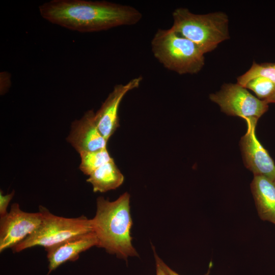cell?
<instances>
[{
	"label": "cell",
	"mask_w": 275,
	"mask_h": 275,
	"mask_svg": "<svg viewBox=\"0 0 275 275\" xmlns=\"http://www.w3.org/2000/svg\"><path fill=\"white\" fill-rule=\"evenodd\" d=\"M39 11L50 23L81 33L132 25L142 18L132 6L105 1L51 0L40 5Z\"/></svg>",
	"instance_id": "1"
},
{
	"label": "cell",
	"mask_w": 275,
	"mask_h": 275,
	"mask_svg": "<svg viewBox=\"0 0 275 275\" xmlns=\"http://www.w3.org/2000/svg\"><path fill=\"white\" fill-rule=\"evenodd\" d=\"M91 220L97 239V246L120 258L126 259L128 257L138 255L131 242L132 221L128 193L112 202L98 197L96 214Z\"/></svg>",
	"instance_id": "2"
},
{
	"label": "cell",
	"mask_w": 275,
	"mask_h": 275,
	"mask_svg": "<svg viewBox=\"0 0 275 275\" xmlns=\"http://www.w3.org/2000/svg\"><path fill=\"white\" fill-rule=\"evenodd\" d=\"M172 18L171 29L195 43L204 54L230 38L228 17L223 12L197 14L178 8L173 11Z\"/></svg>",
	"instance_id": "3"
},
{
	"label": "cell",
	"mask_w": 275,
	"mask_h": 275,
	"mask_svg": "<svg viewBox=\"0 0 275 275\" xmlns=\"http://www.w3.org/2000/svg\"><path fill=\"white\" fill-rule=\"evenodd\" d=\"M151 46L155 58L165 68L179 74H196L204 66V53L195 43L171 28L157 30Z\"/></svg>",
	"instance_id": "4"
},
{
	"label": "cell",
	"mask_w": 275,
	"mask_h": 275,
	"mask_svg": "<svg viewBox=\"0 0 275 275\" xmlns=\"http://www.w3.org/2000/svg\"><path fill=\"white\" fill-rule=\"evenodd\" d=\"M42 218L37 229L12 249L20 252L35 246L47 248L71 237L93 231L92 220L84 216L67 218L51 213L43 206L39 207Z\"/></svg>",
	"instance_id": "5"
},
{
	"label": "cell",
	"mask_w": 275,
	"mask_h": 275,
	"mask_svg": "<svg viewBox=\"0 0 275 275\" xmlns=\"http://www.w3.org/2000/svg\"><path fill=\"white\" fill-rule=\"evenodd\" d=\"M209 98L227 115L245 120H258L268 109L266 101L255 97L237 83L223 84L221 90L210 94Z\"/></svg>",
	"instance_id": "6"
},
{
	"label": "cell",
	"mask_w": 275,
	"mask_h": 275,
	"mask_svg": "<svg viewBox=\"0 0 275 275\" xmlns=\"http://www.w3.org/2000/svg\"><path fill=\"white\" fill-rule=\"evenodd\" d=\"M42 214L22 211L18 203H13L10 210L0 217V252L19 243L33 233L40 225Z\"/></svg>",
	"instance_id": "7"
},
{
	"label": "cell",
	"mask_w": 275,
	"mask_h": 275,
	"mask_svg": "<svg viewBox=\"0 0 275 275\" xmlns=\"http://www.w3.org/2000/svg\"><path fill=\"white\" fill-rule=\"evenodd\" d=\"M247 130L241 138L240 148L245 167L254 175L275 179V164L267 151L258 140L255 128L257 119L245 120Z\"/></svg>",
	"instance_id": "8"
},
{
	"label": "cell",
	"mask_w": 275,
	"mask_h": 275,
	"mask_svg": "<svg viewBox=\"0 0 275 275\" xmlns=\"http://www.w3.org/2000/svg\"><path fill=\"white\" fill-rule=\"evenodd\" d=\"M143 80L142 76L130 79L125 84H117L95 113V122L102 135L108 142L119 126L118 111L125 95L138 88Z\"/></svg>",
	"instance_id": "9"
},
{
	"label": "cell",
	"mask_w": 275,
	"mask_h": 275,
	"mask_svg": "<svg viewBox=\"0 0 275 275\" xmlns=\"http://www.w3.org/2000/svg\"><path fill=\"white\" fill-rule=\"evenodd\" d=\"M94 118L93 110H89L71 124L67 141L79 154L106 148L107 141L100 132Z\"/></svg>",
	"instance_id": "10"
},
{
	"label": "cell",
	"mask_w": 275,
	"mask_h": 275,
	"mask_svg": "<svg viewBox=\"0 0 275 275\" xmlns=\"http://www.w3.org/2000/svg\"><path fill=\"white\" fill-rule=\"evenodd\" d=\"M97 239L94 231L77 235L57 244L45 248L48 261L47 275L67 261H75L80 254L94 246Z\"/></svg>",
	"instance_id": "11"
},
{
	"label": "cell",
	"mask_w": 275,
	"mask_h": 275,
	"mask_svg": "<svg viewBox=\"0 0 275 275\" xmlns=\"http://www.w3.org/2000/svg\"><path fill=\"white\" fill-rule=\"evenodd\" d=\"M251 187L260 217L275 225V179L254 175Z\"/></svg>",
	"instance_id": "12"
},
{
	"label": "cell",
	"mask_w": 275,
	"mask_h": 275,
	"mask_svg": "<svg viewBox=\"0 0 275 275\" xmlns=\"http://www.w3.org/2000/svg\"><path fill=\"white\" fill-rule=\"evenodd\" d=\"M87 181L91 184L94 192L104 193L119 187L124 182V177L114 159L94 171Z\"/></svg>",
	"instance_id": "13"
},
{
	"label": "cell",
	"mask_w": 275,
	"mask_h": 275,
	"mask_svg": "<svg viewBox=\"0 0 275 275\" xmlns=\"http://www.w3.org/2000/svg\"><path fill=\"white\" fill-rule=\"evenodd\" d=\"M79 155L81 162L79 169L84 174L88 176L113 159L106 148L94 151L83 152Z\"/></svg>",
	"instance_id": "14"
},
{
	"label": "cell",
	"mask_w": 275,
	"mask_h": 275,
	"mask_svg": "<svg viewBox=\"0 0 275 275\" xmlns=\"http://www.w3.org/2000/svg\"><path fill=\"white\" fill-rule=\"evenodd\" d=\"M258 76L267 78L275 84V63L258 64L254 62L245 73L237 77V83L245 87L248 81Z\"/></svg>",
	"instance_id": "15"
},
{
	"label": "cell",
	"mask_w": 275,
	"mask_h": 275,
	"mask_svg": "<svg viewBox=\"0 0 275 275\" xmlns=\"http://www.w3.org/2000/svg\"><path fill=\"white\" fill-rule=\"evenodd\" d=\"M253 91L258 98L266 100L275 94V84L262 76L255 77L246 84L245 87Z\"/></svg>",
	"instance_id": "16"
},
{
	"label": "cell",
	"mask_w": 275,
	"mask_h": 275,
	"mask_svg": "<svg viewBox=\"0 0 275 275\" xmlns=\"http://www.w3.org/2000/svg\"><path fill=\"white\" fill-rule=\"evenodd\" d=\"M15 194L13 190L10 194L4 195L2 190L0 191V217L4 216L7 213L8 205Z\"/></svg>",
	"instance_id": "17"
},
{
	"label": "cell",
	"mask_w": 275,
	"mask_h": 275,
	"mask_svg": "<svg viewBox=\"0 0 275 275\" xmlns=\"http://www.w3.org/2000/svg\"><path fill=\"white\" fill-rule=\"evenodd\" d=\"M11 84V75L7 71H3L0 73V92L3 95L9 90Z\"/></svg>",
	"instance_id": "18"
},
{
	"label": "cell",
	"mask_w": 275,
	"mask_h": 275,
	"mask_svg": "<svg viewBox=\"0 0 275 275\" xmlns=\"http://www.w3.org/2000/svg\"><path fill=\"white\" fill-rule=\"evenodd\" d=\"M156 261V275H170L168 270L167 265L154 252Z\"/></svg>",
	"instance_id": "19"
},
{
	"label": "cell",
	"mask_w": 275,
	"mask_h": 275,
	"mask_svg": "<svg viewBox=\"0 0 275 275\" xmlns=\"http://www.w3.org/2000/svg\"><path fill=\"white\" fill-rule=\"evenodd\" d=\"M167 270L170 274V275H180L177 272H176L175 271L173 270L172 269H171L169 267L167 266ZM208 275V274H207Z\"/></svg>",
	"instance_id": "20"
},
{
	"label": "cell",
	"mask_w": 275,
	"mask_h": 275,
	"mask_svg": "<svg viewBox=\"0 0 275 275\" xmlns=\"http://www.w3.org/2000/svg\"><path fill=\"white\" fill-rule=\"evenodd\" d=\"M268 103H275V94L272 96L270 98L268 99L267 100H265Z\"/></svg>",
	"instance_id": "21"
}]
</instances>
